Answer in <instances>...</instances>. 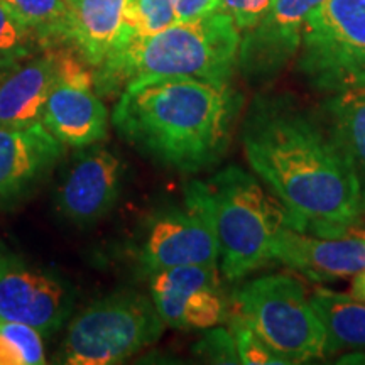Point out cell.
I'll return each instance as SVG.
<instances>
[{
	"label": "cell",
	"instance_id": "e0dca14e",
	"mask_svg": "<svg viewBox=\"0 0 365 365\" xmlns=\"http://www.w3.org/2000/svg\"><path fill=\"white\" fill-rule=\"evenodd\" d=\"M56 76L53 49L0 76V127H29L41 122Z\"/></svg>",
	"mask_w": 365,
	"mask_h": 365
},
{
	"label": "cell",
	"instance_id": "9c48e42d",
	"mask_svg": "<svg viewBox=\"0 0 365 365\" xmlns=\"http://www.w3.org/2000/svg\"><path fill=\"white\" fill-rule=\"evenodd\" d=\"M217 264H195L154 272L150 299L164 325L178 330H208L228 317V299Z\"/></svg>",
	"mask_w": 365,
	"mask_h": 365
},
{
	"label": "cell",
	"instance_id": "44dd1931",
	"mask_svg": "<svg viewBox=\"0 0 365 365\" xmlns=\"http://www.w3.org/2000/svg\"><path fill=\"white\" fill-rule=\"evenodd\" d=\"M41 41L29 26L0 2V76L34 56Z\"/></svg>",
	"mask_w": 365,
	"mask_h": 365
},
{
	"label": "cell",
	"instance_id": "4316f807",
	"mask_svg": "<svg viewBox=\"0 0 365 365\" xmlns=\"http://www.w3.org/2000/svg\"><path fill=\"white\" fill-rule=\"evenodd\" d=\"M220 0H175L176 22H190L202 19L218 11Z\"/></svg>",
	"mask_w": 365,
	"mask_h": 365
},
{
	"label": "cell",
	"instance_id": "ba28073f",
	"mask_svg": "<svg viewBox=\"0 0 365 365\" xmlns=\"http://www.w3.org/2000/svg\"><path fill=\"white\" fill-rule=\"evenodd\" d=\"M132 252L135 264L148 276L195 264L218 266L217 230L207 181H191L180 205L154 213Z\"/></svg>",
	"mask_w": 365,
	"mask_h": 365
},
{
	"label": "cell",
	"instance_id": "d4e9b609",
	"mask_svg": "<svg viewBox=\"0 0 365 365\" xmlns=\"http://www.w3.org/2000/svg\"><path fill=\"white\" fill-rule=\"evenodd\" d=\"M195 352L208 362L240 364L237 355L235 340L230 330L220 327L208 328L202 340L195 346Z\"/></svg>",
	"mask_w": 365,
	"mask_h": 365
},
{
	"label": "cell",
	"instance_id": "f1b7e54d",
	"mask_svg": "<svg viewBox=\"0 0 365 365\" xmlns=\"http://www.w3.org/2000/svg\"><path fill=\"white\" fill-rule=\"evenodd\" d=\"M349 234L354 235V237H357V239H360L362 242H365V225H362V223H360V225L350 228Z\"/></svg>",
	"mask_w": 365,
	"mask_h": 365
},
{
	"label": "cell",
	"instance_id": "52a82bcc",
	"mask_svg": "<svg viewBox=\"0 0 365 365\" xmlns=\"http://www.w3.org/2000/svg\"><path fill=\"white\" fill-rule=\"evenodd\" d=\"M164 322L153 299L139 293H115L95 301L68 327L63 362L70 365H113L154 344Z\"/></svg>",
	"mask_w": 365,
	"mask_h": 365
},
{
	"label": "cell",
	"instance_id": "4fadbf2b",
	"mask_svg": "<svg viewBox=\"0 0 365 365\" xmlns=\"http://www.w3.org/2000/svg\"><path fill=\"white\" fill-rule=\"evenodd\" d=\"M43 125L0 127V200L12 202L29 193L65 153Z\"/></svg>",
	"mask_w": 365,
	"mask_h": 365
},
{
	"label": "cell",
	"instance_id": "cb8c5ba5",
	"mask_svg": "<svg viewBox=\"0 0 365 365\" xmlns=\"http://www.w3.org/2000/svg\"><path fill=\"white\" fill-rule=\"evenodd\" d=\"M228 323H230L232 336L235 340L239 362L245 365H282L284 362L272 352L264 340L252 330L240 313L228 309Z\"/></svg>",
	"mask_w": 365,
	"mask_h": 365
},
{
	"label": "cell",
	"instance_id": "5b68a950",
	"mask_svg": "<svg viewBox=\"0 0 365 365\" xmlns=\"http://www.w3.org/2000/svg\"><path fill=\"white\" fill-rule=\"evenodd\" d=\"M232 309L284 365L327 357L325 328L304 287L287 274H267L242 284L232 296Z\"/></svg>",
	"mask_w": 365,
	"mask_h": 365
},
{
	"label": "cell",
	"instance_id": "3957f363",
	"mask_svg": "<svg viewBox=\"0 0 365 365\" xmlns=\"http://www.w3.org/2000/svg\"><path fill=\"white\" fill-rule=\"evenodd\" d=\"M242 34L228 14L176 22L161 33L134 39L112 54L93 75L100 93L143 76H191L230 81L239 65Z\"/></svg>",
	"mask_w": 365,
	"mask_h": 365
},
{
	"label": "cell",
	"instance_id": "484cf974",
	"mask_svg": "<svg viewBox=\"0 0 365 365\" xmlns=\"http://www.w3.org/2000/svg\"><path fill=\"white\" fill-rule=\"evenodd\" d=\"M274 0H220L218 11L228 14L240 34L257 26L271 9Z\"/></svg>",
	"mask_w": 365,
	"mask_h": 365
},
{
	"label": "cell",
	"instance_id": "7a4b0ae2",
	"mask_svg": "<svg viewBox=\"0 0 365 365\" xmlns=\"http://www.w3.org/2000/svg\"><path fill=\"white\" fill-rule=\"evenodd\" d=\"M242 103L230 81L143 76L124 86L112 124L144 156L191 175L227 153Z\"/></svg>",
	"mask_w": 365,
	"mask_h": 365
},
{
	"label": "cell",
	"instance_id": "5bb4252c",
	"mask_svg": "<svg viewBox=\"0 0 365 365\" xmlns=\"http://www.w3.org/2000/svg\"><path fill=\"white\" fill-rule=\"evenodd\" d=\"M122 161L97 148L73 163L58 191V207L70 220L91 223L110 212L120 191Z\"/></svg>",
	"mask_w": 365,
	"mask_h": 365
},
{
	"label": "cell",
	"instance_id": "d6986e66",
	"mask_svg": "<svg viewBox=\"0 0 365 365\" xmlns=\"http://www.w3.org/2000/svg\"><path fill=\"white\" fill-rule=\"evenodd\" d=\"M323 112L333 137L352 164L365 212V86L330 95Z\"/></svg>",
	"mask_w": 365,
	"mask_h": 365
},
{
	"label": "cell",
	"instance_id": "7402d4cb",
	"mask_svg": "<svg viewBox=\"0 0 365 365\" xmlns=\"http://www.w3.org/2000/svg\"><path fill=\"white\" fill-rule=\"evenodd\" d=\"M44 362L43 333L26 323L0 318V365H39Z\"/></svg>",
	"mask_w": 365,
	"mask_h": 365
},
{
	"label": "cell",
	"instance_id": "ac0fdd59",
	"mask_svg": "<svg viewBox=\"0 0 365 365\" xmlns=\"http://www.w3.org/2000/svg\"><path fill=\"white\" fill-rule=\"evenodd\" d=\"M309 301L325 328L327 357L341 350H365L364 301L325 287H318Z\"/></svg>",
	"mask_w": 365,
	"mask_h": 365
},
{
	"label": "cell",
	"instance_id": "9a60e30c",
	"mask_svg": "<svg viewBox=\"0 0 365 365\" xmlns=\"http://www.w3.org/2000/svg\"><path fill=\"white\" fill-rule=\"evenodd\" d=\"M41 122L66 148H88L107 135L108 112L93 86L56 76Z\"/></svg>",
	"mask_w": 365,
	"mask_h": 365
},
{
	"label": "cell",
	"instance_id": "ffe728a7",
	"mask_svg": "<svg viewBox=\"0 0 365 365\" xmlns=\"http://www.w3.org/2000/svg\"><path fill=\"white\" fill-rule=\"evenodd\" d=\"M38 36L41 44L68 41L71 7L66 0H0Z\"/></svg>",
	"mask_w": 365,
	"mask_h": 365
},
{
	"label": "cell",
	"instance_id": "603a6c76",
	"mask_svg": "<svg viewBox=\"0 0 365 365\" xmlns=\"http://www.w3.org/2000/svg\"><path fill=\"white\" fill-rule=\"evenodd\" d=\"M127 24L135 39L176 24L175 0H127Z\"/></svg>",
	"mask_w": 365,
	"mask_h": 365
},
{
	"label": "cell",
	"instance_id": "6da1fadb",
	"mask_svg": "<svg viewBox=\"0 0 365 365\" xmlns=\"http://www.w3.org/2000/svg\"><path fill=\"white\" fill-rule=\"evenodd\" d=\"M242 144L250 170L272 190L291 228L341 237L362 223L359 180L325 120L286 97L257 98Z\"/></svg>",
	"mask_w": 365,
	"mask_h": 365
},
{
	"label": "cell",
	"instance_id": "2e32d148",
	"mask_svg": "<svg viewBox=\"0 0 365 365\" xmlns=\"http://www.w3.org/2000/svg\"><path fill=\"white\" fill-rule=\"evenodd\" d=\"M70 34L80 56L98 68L134 41L127 24V0H73Z\"/></svg>",
	"mask_w": 365,
	"mask_h": 365
},
{
	"label": "cell",
	"instance_id": "8992f818",
	"mask_svg": "<svg viewBox=\"0 0 365 365\" xmlns=\"http://www.w3.org/2000/svg\"><path fill=\"white\" fill-rule=\"evenodd\" d=\"M298 68L328 95L365 86V0H323L308 14Z\"/></svg>",
	"mask_w": 365,
	"mask_h": 365
},
{
	"label": "cell",
	"instance_id": "83f0119b",
	"mask_svg": "<svg viewBox=\"0 0 365 365\" xmlns=\"http://www.w3.org/2000/svg\"><path fill=\"white\" fill-rule=\"evenodd\" d=\"M352 296L355 299L365 303V271L355 274L352 282Z\"/></svg>",
	"mask_w": 365,
	"mask_h": 365
},
{
	"label": "cell",
	"instance_id": "8fae6325",
	"mask_svg": "<svg viewBox=\"0 0 365 365\" xmlns=\"http://www.w3.org/2000/svg\"><path fill=\"white\" fill-rule=\"evenodd\" d=\"M323 0H274L266 17L242 34L239 65L252 83L276 78L299 51L304 21Z\"/></svg>",
	"mask_w": 365,
	"mask_h": 365
},
{
	"label": "cell",
	"instance_id": "277c9868",
	"mask_svg": "<svg viewBox=\"0 0 365 365\" xmlns=\"http://www.w3.org/2000/svg\"><path fill=\"white\" fill-rule=\"evenodd\" d=\"M218 242V267L227 281H240L272 261L286 210L266 193L254 173L228 166L207 181Z\"/></svg>",
	"mask_w": 365,
	"mask_h": 365
},
{
	"label": "cell",
	"instance_id": "30bf717a",
	"mask_svg": "<svg viewBox=\"0 0 365 365\" xmlns=\"http://www.w3.org/2000/svg\"><path fill=\"white\" fill-rule=\"evenodd\" d=\"M70 309V291L53 274L7 250L0 252V318L46 335L63 325Z\"/></svg>",
	"mask_w": 365,
	"mask_h": 365
},
{
	"label": "cell",
	"instance_id": "7c38bea8",
	"mask_svg": "<svg viewBox=\"0 0 365 365\" xmlns=\"http://www.w3.org/2000/svg\"><path fill=\"white\" fill-rule=\"evenodd\" d=\"M272 261L314 282H333L365 271V242L346 234L318 237L281 228L272 245Z\"/></svg>",
	"mask_w": 365,
	"mask_h": 365
},
{
	"label": "cell",
	"instance_id": "f546056e",
	"mask_svg": "<svg viewBox=\"0 0 365 365\" xmlns=\"http://www.w3.org/2000/svg\"><path fill=\"white\" fill-rule=\"evenodd\" d=\"M66 2H68V4H71V2H73V0H66Z\"/></svg>",
	"mask_w": 365,
	"mask_h": 365
}]
</instances>
